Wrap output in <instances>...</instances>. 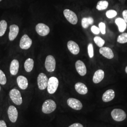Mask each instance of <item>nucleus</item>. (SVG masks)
I'll return each instance as SVG.
<instances>
[{"label":"nucleus","instance_id":"nucleus-36","mask_svg":"<svg viewBox=\"0 0 127 127\" xmlns=\"http://www.w3.org/2000/svg\"><path fill=\"white\" fill-rule=\"evenodd\" d=\"M125 72L127 73V66L126 67V68H125Z\"/></svg>","mask_w":127,"mask_h":127},{"label":"nucleus","instance_id":"nucleus-14","mask_svg":"<svg viewBox=\"0 0 127 127\" xmlns=\"http://www.w3.org/2000/svg\"><path fill=\"white\" fill-rule=\"evenodd\" d=\"M99 53L103 56L108 59H112L114 57L113 51L110 48L107 47H102L100 48Z\"/></svg>","mask_w":127,"mask_h":127},{"label":"nucleus","instance_id":"nucleus-24","mask_svg":"<svg viewBox=\"0 0 127 127\" xmlns=\"http://www.w3.org/2000/svg\"><path fill=\"white\" fill-rule=\"evenodd\" d=\"M108 2L106 0H100L99 1L96 6V9L98 10H103L106 9L108 6Z\"/></svg>","mask_w":127,"mask_h":127},{"label":"nucleus","instance_id":"nucleus-9","mask_svg":"<svg viewBox=\"0 0 127 127\" xmlns=\"http://www.w3.org/2000/svg\"><path fill=\"white\" fill-rule=\"evenodd\" d=\"M32 44V40L27 34L24 35L20 41L19 46L23 50L29 49Z\"/></svg>","mask_w":127,"mask_h":127},{"label":"nucleus","instance_id":"nucleus-7","mask_svg":"<svg viewBox=\"0 0 127 127\" xmlns=\"http://www.w3.org/2000/svg\"><path fill=\"white\" fill-rule=\"evenodd\" d=\"M48 77L43 73H41L37 77V83L38 88L40 90H44L47 87Z\"/></svg>","mask_w":127,"mask_h":127},{"label":"nucleus","instance_id":"nucleus-22","mask_svg":"<svg viewBox=\"0 0 127 127\" xmlns=\"http://www.w3.org/2000/svg\"><path fill=\"white\" fill-rule=\"evenodd\" d=\"M34 66V61L33 59L29 58L27 59L24 64V67L27 72H31Z\"/></svg>","mask_w":127,"mask_h":127},{"label":"nucleus","instance_id":"nucleus-5","mask_svg":"<svg viewBox=\"0 0 127 127\" xmlns=\"http://www.w3.org/2000/svg\"><path fill=\"white\" fill-rule=\"evenodd\" d=\"M56 60L53 56L49 55L46 57L45 66L47 71L49 72H53L56 68Z\"/></svg>","mask_w":127,"mask_h":127},{"label":"nucleus","instance_id":"nucleus-20","mask_svg":"<svg viewBox=\"0 0 127 127\" xmlns=\"http://www.w3.org/2000/svg\"><path fill=\"white\" fill-rule=\"evenodd\" d=\"M19 67V64L18 60L17 59H13L10 65V73L13 75H16L18 73Z\"/></svg>","mask_w":127,"mask_h":127},{"label":"nucleus","instance_id":"nucleus-3","mask_svg":"<svg viewBox=\"0 0 127 127\" xmlns=\"http://www.w3.org/2000/svg\"><path fill=\"white\" fill-rule=\"evenodd\" d=\"M9 95L10 99L14 104L18 105L22 104L23 101L22 96L18 90L16 89L11 90L9 92Z\"/></svg>","mask_w":127,"mask_h":127},{"label":"nucleus","instance_id":"nucleus-38","mask_svg":"<svg viewBox=\"0 0 127 127\" xmlns=\"http://www.w3.org/2000/svg\"><path fill=\"white\" fill-rule=\"evenodd\" d=\"M1 0H0V1H1Z\"/></svg>","mask_w":127,"mask_h":127},{"label":"nucleus","instance_id":"nucleus-27","mask_svg":"<svg viewBox=\"0 0 127 127\" xmlns=\"http://www.w3.org/2000/svg\"><path fill=\"white\" fill-rule=\"evenodd\" d=\"M117 42L122 44L127 42V33H123L120 35L117 38Z\"/></svg>","mask_w":127,"mask_h":127},{"label":"nucleus","instance_id":"nucleus-16","mask_svg":"<svg viewBox=\"0 0 127 127\" xmlns=\"http://www.w3.org/2000/svg\"><path fill=\"white\" fill-rule=\"evenodd\" d=\"M17 82L18 87L21 90H24L27 89L28 85V82L26 77L22 75H20L17 77Z\"/></svg>","mask_w":127,"mask_h":127},{"label":"nucleus","instance_id":"nucleus-4","mask_svg":"<svg viewBox=\"0 0 127 127\" xmlns=\"http://www.w3.org/2000/svg\"><path fill=\"white\" fill-rule=\"evenodd\" d=\"M111 116L114 121L122 122L126 118V113L121 109H114L111 112Z\"/></svg>","mask_w":127,"mask_h":127},{"label":"nucleus","instance_id":"nucleus-17","mask_svg":"<svg viewBox=\"0 0 127 127\" xmlns=\"http://www.w3.org/2000/svg\"><path fill=\"white\" fill-rule=\"evenodd\" d=\"M115 97V92L113 90L110 89L106 91L102 96V100L104 102H108L113 100Z\"/></svg>","mask_w":127,"mask_h":127},{"label":"nucleus","instance_id":"nucleus-10","mask_svg":"<svg viewBox=\"0 0 127 127\" xmlns=\"http://www.w3.org/2000/svg\"><path fill=\"white\" fill-rule=\"evenodd\" d=\"M67 103L69 106L75 110H80L82 108V104L80 100L74 98H69L67 100Z\"/></svg>","mask_w":127,"mask_h":127},{"label":"nucleus","instance_id":"nucleus-25","mask_svg":"<svg viewBox=\"0 0 127 127\" xmlns=\"http://www.w3.org/2000/svg\"><path fill=\"white\" fill-rule=\"evenodd\" d=\"M7 28V23L4 20L0 21V37L4 34Z\"/></svg>","mask_w":127,"mask_h":127},{"label":"nucleus","instance_id":"nucleus-32","mask_svg":"<svg viewBox=\"0 0 127 127\" xmlns=\"http://www.w3.org/2000/svg\"><path fill=\"white\" fill-rule=\"evenodd\" d=\"M91 30L92 32L95 34H98L100 33V30L99 28L96 27L95 26H93L91 28Z\"/></svg>","mask_w":127,"mask_h":127},{"label":"nucleus","instance_id":"nucleus-37","mask_svg":"<svg viewBox=\"0 0 127 127\" xmlns=\"http://www.w3.org/2000/svg\"><path fill=\"white\" fill-rule=\"evenodd\" d=\"M0 89H1V88H0Z\"/></svg>","mask_w":127,"mask_h":127},{"label":"nucleus","instance_id":"nucleus-2","mask_svg":"<svg viewBox=\"0 0 127 127\" xmlns=\"http://www.w3.org/2000/svg\"><path fill=\"white\" fill-rule=\"evenodd\" d=\"M59 81L57 78L50 77L49 79L47 85V90L49 93L53 94L56 92L59 86Z\"/></svg>","mask_w":127,"mask_h":127},{"label":"nucleus","instance_id":"nucleus-6","mask_svg":"<svg viewBox=\"0 0 127 127\" xmlns=\"http://www.w3.org/2000/svg\"><path fill=\"white\" fill-rule=\"evenodd\" d=\"M64 17L69 22L76 25L78 22L77 15L73 11L69 9H65L64 10Z\"/></svg>","mask_w":127,"mask_h":127},{"label":"nucleus","instance_id":"nucleus-35","mask_svg":"<svg viewBox=\"0 0 127 127\" xmlns=\"http://www.w3.org/2000/svg\"><path fill=\"white\" fill-rule=\"evenodd\" d=\"M0 127H7L6 123L3 120L0 121Z\"/></svg>","mask_w":127,"mask_h":127},{"label":"nucleus","instance_id":"nucleus-23","mask_svg":"<svg viewBox=\"0 0 127 127\" xmlns=\"http://www.w3.org/2000/svg\"><path fill=\"white\" fill-rule=\"evenodd\" d=\"M94 23V19L91 17L84 18L82 20V26L84 28H87Z\"/></svg>","mask_w":127,"mask_h":127},{"label":"nucleus","instance_id":"nucleus-1","mask_svg":"<svg viewBox=\"0 0 127 127\" xmlns=\"http://www.w3.org/2000/svg\"><path fill=\"white\" fill-rule=\"evenodd\" d=\"M57 104L54 101L51 99L46 100L42 106V111L43 113L49 114L54 112L56 109Z\"/></svg>","mask_w":127,"mask_h":127},{"label":"nucleus","instance_id":"nucleus-30","mask_svg":"<svg viewBox=\"0 0 127 127\" xmlns=\"http://www.w3.org/2000/svg\"><path fill=\"white\" fill-rule=\"evenodd\" d=\"M88 54L90 58H92L94 56V49L92 43H90L88 47Z\"/></svg>","mask_w":127,"mask_h":127},{"label":"nucleus","instance_id":"nucleus-13","mask_svg":"<svg viewBox=\"0 0 127 127\" xmlns=\"http://www.w3.org/2000/svg\"><path fill=\"white\" fill-rule=\"evenodd\" d=\"M19 27L16 25H12L9 27V38L10 41L14 40L18 35L19 32Z\"/></svg>","mask_w":127,"mask_h":127},{"label":"nucleus","instance_id":"nucleus-12","mask_svg":"<svg viewBox=\"0 0 127 127\" xmlns=\"http://www.w3.org/2000/svg\"><path fill=\"white\" fill-rule=\"evenodd\" d=\"M75 68L78 73L81 76H84L87 73L86 67L84 63L81 60H78L75 63Z\"/></svg>","mask_w":127,"mask_h":127},{"label":"nucleus","instance_id":"nucleus-26","mask_svg":"<svg viewBox=\"0 0 127 127\" xmlns=\"http://www.w3.org/2000/svg\"><path fill=\"white\" fill-rule=\"evenodd\" d=\"M94 41L96 45L99 47H102L105 43V41L100 37L95 36L94 38Z\"/></svg>","mask_w":127,"mask_h":127},{"label":"nucleus","instance_id":"nucleus-18","mask_svg":"<svg viewBox=\"0 0 127 127\" xmlns=\"http://www.w3.org/2000/svg\"><path fill=\"white\" fill-rule=\"evenodd\" d=\"M104 76V71L103 70L99 69L95 71L93 77V82L95 84L101 82Z\"/></svg>","mask_w":127,"mask_h":127},{"label":"nucleus","instance_id":"nucleus-33","mask_svg":"<svg viewBox=\"0 0 127 127\" xmlns=\"http://www.w3.org/2000/svg\"><path fill=\"white\" fill-rule=\"evenodd\" d=\"M123 16L124 21L127 24V10H124L123 12Z\"/></svg>","mask_w":127,"mask_h":127},{"label":"nucleus","instance_id":"nucleus-21","mask_svg":"<svg viewBox=\"0 0 127 127\" xmlns=\"http://www.w3.org/2000/svg\"><path fill=\"white\" fill-rule=\"evenodd\" d=\"M115 22L117 25L120 32H123L125 31L127 28V23L122 18H116Z\"/></svg>","mask_w":127,"mask_h":127},{"label":"nucleus","instance_id":"nucleus-34","mask_svg":"<svg viewBox=\"0 0 127 127\" xmlns=\"http://www.w3.org/2000/svg\"><path fill=\"white\" fill-rule=\"evenodd\" d=\"M68 127H83V126L81 123H73V124L71 125Z\"/></svg>","mask_w":127,"mask_h":127},{"label":"nucleus","instance_id":"nucleus-11","mask_svg":"<svg viewBox=\"0 0 127 127\" xmlns=\"http://www.w3.org/2000/svg\"><path fill=\"white\" fill-rule=\"evenodd\" d=\"M8 114L11 122L13 123L16 122L18 117V112L17 109L14 106H9L8 110Z\"/></svg>","mask_w":127,"mask_h":127},{"label":"nucleus","instance_id":"nucleus-19","mask_svg":"<svg viewBox=\"0 0 127 127\" xmlns=\"http://www.w3.org/2000/svg\"><path fill=\"white\" fill-rule=\"evenodd\" d=\"M75 89L77 92L81 95H85L88 92L86 86L82 82H77L75 84Z\"/></svg>","mask_w":127,"mask_h":127},{"label":"nucleus","instance_id":"nucleus-28","mask_svg":"<svg viewBox=\"0 0 127 127\" xmlns=\"http://www.w3.org/2000/svg\"><path fill=\"white\" fill-rule=\"evenodd\" d=\"M7 82V79L6 75L2 71L0 70V84L5 85Z\"/></svg>","mask_w":127,"mask_h":127},{"label":"nucleus","instance_id":"nucleus-15","mask_svg":"<svg viewBox=\"0 0 127 127\" xmlns=\"http://www.w3.org/2000/svg\"><path fill=\"white\" fill-rule=\"evenodd\" d=\"M67 47L69 50L73 55H77L80 52L79 46L75 42L69 41L67 42Z\"/></svg>","mask_w":127,"mask_h":127},{"label":"nucleus","instance_id":"nucleus-29","mask_svg":"<svg viewBox=\"0 0 127 127\" xmlns=\"http://www.w3.org/2000/svg\"><path fill=\"white\" fill-rule=\"evenodd\" d=\"M117 12L115 10L113 9L109 10L106 12V16L108 18H113L117 15Z\"/></svg>","mask_w":127,"mask_h":127},{"label":"nucleus","instance_id":"nucleus-8","mask_svg":"<svg viewBox=\"0 0 127 127\" xmlns=\"http://www.w3.org/2000/svg\"><path fill=\"white\" fill-rule=\"evenodd\" d=\"M35 29L37 33L41 36L47 35L50 32V29L49 27L43 23L37 24Z\"/></svg>","mask_w":127,"mask_h":127},{"label":"nucleus","instance_id":"nucleus-31","mask_svg":"<svg viewBox=\"0 0 127 127\" xmlns=\"http://www.w3.org/2000/svg\"><path fill=\"white\" fill-rule=\"evenodd\" d=\"M99 28L102 34H104L105 33V25L103 22H100L99 24Z\"/></svg>","mask_w":127,"mask_h":127}]
</instances>
